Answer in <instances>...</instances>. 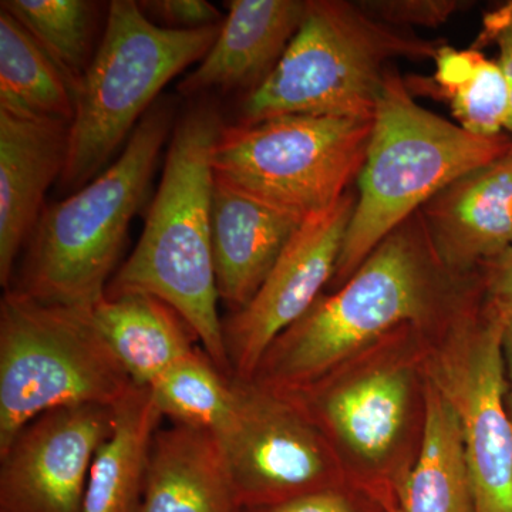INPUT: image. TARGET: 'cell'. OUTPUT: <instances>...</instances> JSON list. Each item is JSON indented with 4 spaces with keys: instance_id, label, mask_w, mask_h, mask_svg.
Instances as JSON below:
<instances>
[{
    "instance_id": "cell-7",
    "label": "cell",
    "mask_w": 512,
    "mask_h": 512,
    "mask_svg": "<svg viewBox=\"0 0 512 512\" xmlns=\"http://www.w3.org/2000/svg\"><path fill=\"white\" fill-rule=\"evenodd\" d=\"M134 383L92 312L8 289L0 301V453L30 421L64 407H114Z\"/></svg>"
},
{
    "instance_id": "cell-30",
    "label": "cell",
    "mask_w": 512,
    "mask_h": 512,
    "mask_svg": "<svg viewBox=\"0 0 512 512\" xmlns=\"http://www.w3.org/2000/svg\"><path fill=\"white\" fill-rule=\"evenodd\" d=\"M242 512H353L342 495L332 491H318L293 498L271 507L251 508Z\"/></svg>"
},
{
    "instance_id": "cell-12",
    "label": "cell",
    "mask_w": 512,
    "mask_h": 512,
    "mask_svg": "<svg viewBox=\"0 0 512 512\" xmlns=\"http://www.w3.org/2000/svg\"><path fill=\"white\" fill-rule=\"evenodd\" d=\"M114 407L42 414L0 453V512H82L90 468L110 436Z\"/></svg>"
},
{
    "instance_id": "cell-23",
    "label": "cell",
    "mask_w": 512,
    "mask_h": 512,
    "mask_svg": "<svg viewBox=\"0 0 512 512\" xmlns=\"http://www.w3.org/2000/svg\"><path fill=\"white\" fill-rule=\"evenodd\" d=\"M409 382L402 372L382 370L320 397L319 410L340 439L360 456L377 460L402 430Z\"/></svg>"
},
{
    "instance_id": "cell-5",
    "label": "cell",
    "mask_w": 512,
    "mask_h": 512,
    "mask_svg": "<svg viewBox=\"0 0 512 512\" xmlns=\"http://www.w3.org/2000/svg\"><path fill=\"white\" fill-rule=\"evenodd\" d=\"M440 43L373 19L343 0H308L281 62L245 96L237 124L281 116L373 119L387 63L434 59Z\"/></svg>"
},
{
    "instance_id": "cell-27",
    "label": "cell",
    "mask_w": 512,
    "mask_h": 512,
    "mask_svg": "<svg viewBox=\"0 0 512 512\" xmlns=\"http://www.w3.org/2000/svg\"><path fill=\"white\" fill-rule=\"evenodd\" d=\"M140 8L148 19L163 28L202 29L224 22L220 10L207 0H146Z\"/></svg>"
},
{
    "instance_id": "cell-26",
    "label": "cell",
    "mask_w": 512,
    "mask_h": 512,
    "mask_svg": "<svg viewBox=\"0 0 512 512\" xmlns=\"http://www.w3.org/2000/svg\"><path fill=\"white\" fill-rule=\"evenodd\" d=\"M367 15L386 25L437 28L464 6L460 0H365L357 2Z\"/></svg>"
},
{
    "instance_id": "cell-8",
    "label": "cell",
    "mask_w": 512,
    "mask_h": 512,
    "mask_svg": "<svg viewBox=\"0 0 512 512\" xmlns=\"http://www.w3.org/2000/svg\"><path fill=\"white\" fill-rule=\"evenodd\" d=\"M373 119L281 116L225 126L212 153L220 180L306 220L328 210L359 177Z\"/></svg>"
},
{
    "instance_id": "cell-1",
    "label": "cell",
    "mask_w": 512,
    "mask_h": 512,
    "mask_svg": "<svg viewBox=\"0 0 512 512\" xmlns=\"http://www.w3.org/2000/svg\"><path fill=\"white\" fill-rule=\"evenodd\" d=\"M225 126L210 101L195 104L177 120L143 232L111 278L106 298L156 296L187 322L211 362L232 377L212 252V153Z\"/></svg>"
},
{
    "instance_id": "cell-10",
    "label": "cell",
    "mask_w": 512,
    "mask_h": 512,
    "mask_svg": "<svg viewBox=\"0 0 512 512\" xmlns=\"http://www.w3.org/2000/svg\"><path fill=\"white\" fill-rule=\"evenodd\" d=\"M357 195L349 190L328 210L306 218L245 308L222 319L232 377L251 382L276 339L318 301L333 278Z\"/></svg>"
},
{
    "instance_id": "cell-6",
    "label": "cell",
    "mask_w": 512,
    "mask_h": 512,
    "mask_svg": "<svg viewBox=\"0 0 512 512\" xmlns=\"http://www.w3.org/2000/svg\"><path fill=\"white\" fill-rule=\"evenodd\" d=\"M220 29L163 28L136 0L109 3L99 49L76 87L69 154L59 180L64 194L101 174L164 87L207 56Z\"/></svg>"
},
{
    "instance_id": "cell-32",
    "label": "cell",
    "mask_w": 512,
    "mask_h": 512,
    "mask_svg": "<svg viewBox=\"0 0 512 512\" xmlns=\"http://www.w3.org/2000/svg\"><path fill=\"white\" fill-rule=\"evenodd\" d=\"M392 512H403L402 510H393Z\"/></svg>"
},
{
    "instance_id": "cell-16",
    "label": "cell",
    "mask_w": 512,
    "mask_h": 512,
    "mask_svg": "<svg viewBox=\"0 0 512 512\" xmlns=\"http://www.w3.org/2000/svg\"><path fill=\"white\" fill-rule=\"evenodd\" d=\"M303 221L215 177L212 252L220 301L232 312L252 301Z\"/></svg>"
},
{
    "instance_id": "cell-28",
    "label": "cell",
    "mask_w": 512,
    "mask_h": 512,
    "mask_svg": "<svg viewBox=\"0 0 512 512\" xmlns=\"http://www.w3.org/2000/svg\"><path fill=\"white\" fill-rule=\"evenodd\" d=\"M495 45L498 47L497 63L507 82L508 94H510V113H508L507 126L505 133L512 137V0L491 10L483 19V29L478 36L476 46Z\"/></svg>"
},
{
    "instance_id": "cell-11",
    "label": "cell",
    "mask_w": 512,
    "mask_h": 512,
    "mask_svg": "<svg viewBox=\"0 0 512 512\" xmlns=\"http://www.w3.org/2000/svg\"><path fill=\"white\" fill-rule=\"evenodd\" d=\"M235 423L220 439L242 510L318 493L329 460L318 434L282 394L239 382Z\"/></svg>"
},
{
    "instance_id": "cell-25",
    "label": "cell",
    "mask_w": 512,
    "mask_h": 512,
    "mask_svg": "<svg viewBox=\"0 0 512 512\" xmlns=\"http://www.w3.org/2000/svg\"><path fill=\"white\" fill-rule=\"evenodd\" d=\"M101 5L92 0H3L0 9L35 37L77 87L99 49Z\"/></svg>"
},
{
    "instance_id": "cell-15",
    "label": "cell",
    "mask_w": 512,
    "mask_h": 512,
    "mask_svg": "<svg viewBox=\"0 0 512 512\" xmlns=\"http://www.w3.org/2000/svg\"><path fill=\"white\" fill-rule=\"evenodd\" d=\"M308 0H232L210 52L178 84L184 96L254 92L301 26Z\"/></svg>"
},
{
    "instance_id": "cell-17",
    "label": "cell",
    "mask_w": 512,
    "mask_h": 512,
    "mask_svg": "<svg viewBox=\"0 0 512 512\" xmlns=\"http://www.w3.org/2000/svg\"><path fill=\"white\" fill-rule=\"evenodd\" d=\"M138 512H242L220 439L184 424L158 430Z\"/></svg>"
},
{
    "instance_id": "cell-14",
    "label": "cell",
    "mask_w": 512,
    "mask_h": 512,
    "mask_svg": "<svg viewBox=\"0 0 512 512\" xmlns=\"http://www.w3.org/2000/svg\"><path fill=\"white\" fill-rule=\"evenodd\" d=\"M447 265L487 264L512 247V148L458 178L419 211Z\"/></svg>"
},
{
    "instance_id": "cell-4",
    "label": "cell",
    "mask_w": 512,
    "mask_h": 512,
    "mask_svg": "<svg viewBox=\"0 0 512 512\" xmlns=\"http://www.w3.org/2000/svg\"><path fill=\"white\" fill-rule=\"evenodd\" d=\"M420 212L404 221L330 296L282 333L251 383L271 392L309 386L367 343L434 308L433 256Z\"/></svg>"
},
{
    "instance_id": "cell-21",
    "label": "cell",
    "mask_w": 512,
    "mask_h": 512,
    "mask_svg": "<svg viewBox=\"0 0 512 512\" xmlns=\"http://www.w3.org/2000/svg\"><path fill=\"white\" fill-rule=\"evenodd\" d=\"M436 69L430 79L406 80L410 92L431 94L447 101L458 126L480 137L505 133L510 94L500 64L478 49L441 45L434 56Z\"/></svg>"
},
{
    "instance_id": "cell-31",
    "label": "cell",
    "mask_w": 512,
    "mask_h": 512,
    "mask_svg": "<svg viewBox=\"0 0 512 512\" xmlns=\"http://www.w3.org/2000/svg\"><path fill=\"white\" fill-rule=\"evenodd\" d=\"M505 377H507V409L512 421V320L505 325L503 335Z\"/></svg>"
},
{
    "instance_id": "cell-2",
    "label": "cell",
    "mask_w": 512,
    "mask_h": 512,
    "mask_svg": "<svg viewBox=\"0 0 512 512\" xmlns=\"http://www.w3.org/2000/svg\"><path fill=\"white\" fill-rule=\"evenodd\" d=\"M175 123L174 101L160 97L109 168L64 200L46 205L9 289L93 312L106 298L128 228L146 201Z\"/></svg>"
},
{
    "instance_id": "cell-13",
    "label": "cell",
    "mask_w": 512,
    "mask_h": 512,
    "mask_svg": "<svg viewBox=\"0 0 512 512\" xmlns=\"http://www.w3.org/2000/svg\"><path fill=\"white\" fill-rule=\"evenodd\" d=\"M70 126L0 110V284L5 291L45 210L46 192L66 167Z\"/></svg>"
},
{
    "instance_id": "cell-18",
    "label": "cell",
    "mask_w": 512,
    "mask_h": 512,
    "mask_svg": "<svg viewBox=\"0 0 512 512\" xmlns=\"http://www.w3.org/2000/svg\"><path fill=\"white\" fill-rule=\"evenodd\" d=\"M92 315L136 386H151L165 370L198 349L187 322L156 296L128 293L104 298Z\"/></svg>"
},
{
    "instance_id": "cell-19",
    "label": "cell",
    "mask_w": 512,
    "mask_h": 512,
    "mask_svg": "<svg viewBox=\"0 0 512 512\" xmlns=\"http://www.w3.org/2000/svg\"><path fill=\"white\" fill-rule=\"evenodd\" d=\"M163 414L150 387L136 386L114 406L111 434L90 468L82 512H138L148 457Z\"/></svg>"
},
{
    "instance_id": "cell-3",
    "label": "cell",
    "mask_w": 512,
    "mask_h": 512,
    "mask_svg": "<svg viewBox=\"0 0 512 512\" xmlns=\"http://www.w3.org/2000/svg\"><path fill=\"white\" fill-rule=\"evenodd\" d=\"M512 148L508 133L480 137L421 107L390 67L377 97L359 195L333 278L348 282L390 232L441 190Z\"/></svg>"
},
{
    "instance_id": "cell-9",
    "label": "cell",
    "mask_w": 512,
    "mask_h": 512,
    "mask_svg": "<svg viewBox=\"0 0 512 512\" xmlns=\"http://www.w3.org/2000/svg\"><path fill=\"white\" fill-rule=\"evenodd\" d=\"M504 328L483 305L478 318L461 323L434 372L433 383L460 419L476 512H512Z\"/></svg>"
},
{
    "instance_id": "cell-22",
    "label": "cell",
    "mask_w": 512,
    "mask_h": 512,
    "mask_svg": "<svg viewBox=\"0 0 512 512\" xmlns=\"http://www.w3.org/2000/svg\"><path fill=\"white\" fill-rule=\"evenodd\" d=\"M0 110L72 124L76 86L28 30L0 9Z\"/></svg>"
},
{
    "instance_id": "cell-20",
    "label": "cell",
    "mask_w": 512,
    "mask_h": 512,
    "mask_svg": "<svg viewBox=\"0 0 512 512\" xmlns=\"http://www.w3.org/2000/svg\"><path fill=\"white\" fill-rule=\"evenodd\" d=\"M402 511L476 512L460 419L434 383L427 386L423 441Z\"/></svg>"
},
{
    "instance_id": "cell-29",
    "label": "cell",
    "mask_w": 512,
    "mask_h": 512,
    "mask_svg": "<svg viewBox=\"0 0 512 512\" xmlns=\"http://www.w3.org/2000/svg\"><path fill=\"white\" fill-rule=\"evenodd\" d=\"M483 266L484 308L507 325L512 320V247Z\"/></svg>"
},
{
    "instance_id": "cell-24",
    "label": "cell",
    "mask_w": 512,
    "mask_h": 512,
    "mask_svg": "<svg viewBox=\"0 0 512 512\" xmlns=\"http://www.w3.org/2000/svg\"><path fill=\"white\" fill-rule=\"evenodd\" d=\"M148 387L163 417L175 424L221 437L237 420L241 403L238 380L222 373L201 348L165 370Z\"/></svg>"
}]
</instances>
